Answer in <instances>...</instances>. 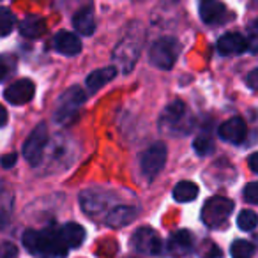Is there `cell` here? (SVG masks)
Segmentation results:
<instances>
[{"label":"cell","mask_w":258,"mask_h":258,"mask_svg":"<svg viewBox=\"0 0 258 258\" xmlns=\"http://www.w3.org/2000/svg\"><path fill=\"white\" fill-rule=\"evenodd\" d=\"M73 25H75V29L78 30L80 34H83V36L94 34V30H96V20H94L92 11H90V9H82V11H78L73 16Z\"/></svg>","instance_id":"ac0fdd59"},{"label":"cell","mask_w":258,"mask_h":258,"mask_svg":"<svg viewBox=\"0 0 258 258\" xmlns=\"http://www.w3.org/2000/svg\"><path fill=\"white\" fill-rule=\"evenodd\" d=\"M16 27V18L9 9H0V37L9 36Z\"/></svg>","instance_id":"ffe728a7"},{"label":"cell","mask_w":258,"mask_h":258,"mask_svg":"<svg viewBox=\"0 0 258 258\" xmlns=\"http://www.w3.org/2000/svg\"><path fill=\"white\" fill-rule=\"evenodd\" d=\"M247 163H249V168L253 173L258 172V152H253V154L249 156V159H247Z\"/></svg>","instance_id":"f546056e"},{"label":"cell","mask_w":258,"mask_h":258,"mask_svg":"<svg viewBox=\"0 0 258 258\" xmlns=\"http://www.w3.org/2000/svg\"><path fill=\"white\" fill-rule=\"evenodd\" d=\"M16 161H18V154L11 152V154H6L4 158L0 159V165L4 166L6 170H9V168H13V166L16 165Z\"/></svg>","instance_id":"83f0119b"},{"label":"cell","mask_w":258,"mask_h":258,"mask_svg":"<svg viewBox=\"0 0 258 258\" xmlns=\"http://www.w3.org/2000/svg\"><path fill=\"white\" fill-rule=\"evenodd\" d=\"M117 76V68H103V69H96L87 76V89L89 92H97L103 85H106L108 82Z\"/></svg>","instance_id":"2e32d148"},{"label":"cell","mask_w":258,"mask_h":258,"mask_svg":"<svg viewBox=\"0 0 258 258\" xmlns=\"http://www.w3.org/2000/svg\"><path fill=\"white\" fill-rule=\"evenodd\" d=\"M6 223H8V219H6L4 212H0V228H4V226H6Z\"/></svg>","instance_id":"d6a6232c"},{"label":"cell","mask_w":258,"mask_h":258,"mask_svg":"<svg viewBox=\"0 0 258 258\" xmlns=\"http://www.w3.org/2000/svg\"><path fill=\"white\" fill-rule=\"evenodd\" d=\"M9 120V115H8V110H6L2 104H0V127H4Z\"/></svg>","instance_id":"4dcf8cb0"},{"label":"cell","mask_w":258,"mask_h":258,"mask_svg":"<svg viewBox=\"0 0 258 258\" xmlns=\"http://www.w3.org/2000/svg\"><path fill=\"white\" fill-rule=\"evenodd\" d=\"M36 94V85H34L32 80L29 78H22L18 82H15L13 85H9L4 92V97L9 101L11 104H27Z\"/></svg>","instance_id":"ba28073f"},{"label":"cell","mask_w":258,"mask_h":258,"mask_svg":"<svg viewBox=\"0 0 258 258\" xmlns=\"http://www.w3.org/2000/svg\"><path fill=\"white\" fill-rule=\"evenodd\" d=\"M247 50V41L237 32L225 34L218 41V51L221 55H239Z\"/></svg>","instance_id":"8fae6325"},{"label":"cell","mask_w":258,"mask_h":258,"mask_svg":"<svg viewBox=\"0 0 258 258\" xmlns=\"http://www.w3.org/2000/svg\"><path fill=\"white\" fill-rule=\"evenodd\" d=\"M48 144V127L46 124L36 125L32 133L29 135L25 145H23V156L32 166H37L43 159V151Z\"/></svg>","instance_id":"5b68a950"},{"label":"cell","mask_w":258,"mask_h":258,"mask_svg":"<svg viewBox=\"0 0 258 258\" xmlns=\"http://www.w3.org/2000/svg\"><path fill=\"white\" fill-rule=\"evenodd\" d=\"M184 111H186V106H184L182 101H173L172 104H168L165 110V115H163V118L168 122H172V124H175L179 118L184 117Z\"/></svg>","instance_id":"44dd1931"},{"label":"cell","mask_w":258,"mask_h":258,"mask_svg":"<svg viewBox=\"0 0 258 258\" xmlns=\"http://www.w3.org/2000/svg\"><path fill=\"white\" fill-rule=\"evenodd\" d=\"M53 44H55V50L64 55H76L82 51V41L75 34L66 32V30H62V32H58L55 36Z\"/></svg>","instance_id":"4fadbf2b"},{"label":"cell","mask_w":258,"mask_h":258,"mask_svg":"<svg viewBox=\"0 0 258 258\" xmlns=\"http://www.w3.org/2000/svg\"><path fill=\"white\" fill-rule=\"evenodd\" d=\"M87 96L80 87H69L58 99V106L55 111V120L60 124H68L75 118V115L78 113L80 106L85 103Z\"/></svg>","instance_id":"3957f363"},{"label":"cell","mask_w":258,"mask_h":258,"mask_svg":"<svg viewBox=\"0 0 258 258\" xmlns=\"http://www.w3.org/2000/svg\"><path fill=\"white\" fill-rule=\"evenodd\" d=\"M179 51H180L179 41L173 39V37H163V39L156 41L154 46L151 48L149 58H151L152 66L166 71V69L173 68V64L177 62V57H179Z\"/></svg>","instance_id":"7a4b0ae2"},{"label":"cell","mask_w":258,"mask_h":258,"mask_svg":"<svg viewBox=\"0 0 258 258\" xmlns=\"http://www.w3.org/2000/svg\"><path fill=\"white\" fill-rule=\"evenodd\" d=\"M198 197V186L191 180H182L173 187V198L180 204H186V202H193Z\"/></svg>","instance_id":"d6986e66"},{"label":"cell","mask_w":258,"mask_h":258,"mask_svg":"<svg viewBox=\"0 0 258 258\" xmlns=\"http://www.w3.org/2000/svg\"><path fill=\"white\" fill-rule=\"evenodd\" d=\"M244 200L251 205L258 204V182H249L244 187Z\"/></svg>","instance_id":"484cf974"},{"label":"cell","mask_w":258,"mask_h":258,"mask_svg":"<svg viewBox=\"0 0 258 258\" xmlns=\"http://www.w3.org/2000/svg\"><path fill=\"white\" fill-rule=\"evenodd\" d=\"M247 85H249V89H256V85H258V69H253V71L247 75Z\"/></svg>","instance_id":"f1b7e54d"},{"label":"cell","mask_w":258,"mask_h":258,"mask_svg":"<svg viewBox=\"0 0 258 258\" xmlns=\"http://www.w3.org/2000/svg\"><path fill=\"white\" fill-rule=\"evenodd\" d=\"M218 135H219V138L225 142H230V144H240L247 135V125L240 117H232L219 125Z\"/></svg>","instance_id":"9c48e42d"},{"label":"cell","mask_w":258,"mask_h":258,"mask_svg":"<svg viewBox=\"0 0 258 258\" xmlns=\"http://www.w3.org/2000/svg\"><path fill=\"white\" fill-rule=\"evenodd\" d=\"M137 216V209L129 207V205H118V207L111 209L106 216V225L111 228H120L133 221Z\"/></svg>","instance_id":"7c38bea8"},{"label":"cell","mask_w":258,"mask_h":258,"mask_svg":"<svg viewBox=\"0 0 258 258\" xmlns=\"http://www.w3.org/2000/svg\"><path fill=\"white\" fill-rule=\"evenodd\" d=\"M166 145L165 144H154L152 147H149L147 151L142 154L140 158V166L142 172L147 179H154L159 172L163 170L166 163Z\"/></svg>","instance_id":"8992f818"},{"label":"cell","mask_w":258,"mask_h":258,"mask_svg":"<svg viewBox=\"0 0 258 258\" xmlns=\"http://www.w3.org/2000/svg\"><path fill=\"white\" fill-rule=\"evenodd\" d=\"M233 211V202L225 197H214L211 200L205 202L204 209H202V221L207 226L214 228L219 226L230 218Z\"/></svg>","instance_id":"277c9868"},{"label":"cell","mask_w":258,"mask_h":258,"mask_svg":"<svg viewBox=\"0 0 258 258\" xmlns=\"http://www.w3.org/2000/svg\"><path fill=\"white\" fill-rule=\"evenodd\" d=\"M198 13H200L202 22L209 23V25L221 23L226 18V9L219 0H202Z\"/></svg>","instance_id":"30bf717a"},{"label":"cell","mask_w":258,"mask_h":258,"mask_svg":"<svg viewBox=\"0 0 258 258\" xmlns=\"http://www.w3.org/2000/svg\"><path fill=\"white\" fill-rule=\"evenodd\" d=\"M168 249L170 253L177 254V256H182V254L189 253L193 249V235L187 230H179L175 232L168 240Z\"/></svg>","instance_id":"5bb4252c"},{"label":"cell","mask_w":258,"mask_h":258,"mask_svg":"<svg viewBox=\"0 0 258 258\" xmlns=\"http://www.w3.org/2000/svg\"><path fill=\"white\" fill-rule=\"evenodd\" d=\"M20 32L23 37H39L46 32V22L41 16H27L20 23Z\"/></svg>","instance_id":"e0dca14e"},{"label":"cell","mask_w":258,"mask_h":258,"mask_svg":"<svg viewBox=\"0 0 258 258\" xmlns=\"http://www.w3.org/2000/svg\"><path fill=\"white\" fill-rule=\"evenodd\" d=\"M219 256H221V251H219L218 247L214 246V247H212V249H211V253H209L205 258H219Z\"/></svg>","instance_id":"1f68e13d"},{"label":"cell","mask_w":258,"mask_h":258,"mask_svg":"<svg viewBox=\"0 0 258 258\" xmlns=\"http://www.w3.org/2000/svg\"><path fill=\"white\" fill-rule=\"evenodd\" d=\"M58 232L68 247H80L85 240V228L78 223H68Z\"/></svg>","instance_id":"9a60e30c"},{"label":"cell","mask_w":258,"mask_h":258,"mask_svg":"<svg viewBox=\"0 0 258 258\" xmlns=\"http://www.w3.org/2000/svg\"><path fill=\"white\" fill-rule=\"evenodd\" d=\"M133 247L138 253L144 254H159L161 253V239L152 228H140L135 232L133 239H131Z\"/></svg>","instance_id":"52a82bcc"},{"label":"cell","mask_w":258,"mask_h":258,"mask_svg":"<svg viewBox=\"0 0 258 258\" xmlns=\"http://www.w3.org/2000/svg\"><path fill=\"white\" fill-rule=\"evenodd\" d=\"M193 149L197 151V154L200 156H209L212 151H214V142L211 140V137L207 135H202V137H197L193 142Z\"/></svg>","instance_id":"cb8c5ba5"},{"label":"cell","mask_w":258,"mask_h":258,"mask_svg":"<svg viewBox=\"0 0 258 258\" xmlns=\"http://www.w3.org/2000/svg\"><path fill=\"white\" fill-rule=\"evenodd\" d=\"M254 254V246L247 240H235L232 244L233 258H251Z\"/></svg>","instance_id":"7402d4cb"},{"label":"cell","mask_w":258,"mask_h":258,"mask_svg":"<svg viewBox=\"0 0 258 258\" xmlns=\"http://www.w3.org/2000/svg\"><path fill=\"white\" fill-rule=\"evenodd\" d=\"M16 66V58L11 55H2L0 57V80H4L8 75H11Z\"/></svg>","instance_id":"d4e9b609"},{"label":"cell","mask_w":258,"mask_h":258,"mask_svg":"<svg viewBox=\"0 0 258 258\" xmlns=\"http://www.w3.org/2000/svg\"><path fill=\"white\" fill-rule=\"evenodd\" d=\"M23 246L36 258H62L69 249L58 230H27L23 233Z\"/></svg>","instance_id":"6da1fadb"},{"label":"cell","mask_w":258,"mask_h":258,"mask_svg":"<svg viewBox=\"0 0 258 258\" xmlns=\"http://www.w3.org/2000/svg\"><path fill=\"white\" fill-rule=\"evenodd\" d=\"M0 258H18V247L11 242L0 244Z\"/></svg>","instance_id":"4316f807"},{"label":"cell","mask_w":258,"mask_h":258,"mask_svg":"<svg viewBox=\"0 0 258 258\" xmlns=\"http://www.w3.org/2000/svg\"><path fill=\"white\" fill-rule=\"evenodd\" d=\"M256 223H258V218L253 211H242L239 214V218H237V226H239L240 230H244V232L254 230Z\"/></svg>","instance_id":"603a6c76"}]
</instances>
